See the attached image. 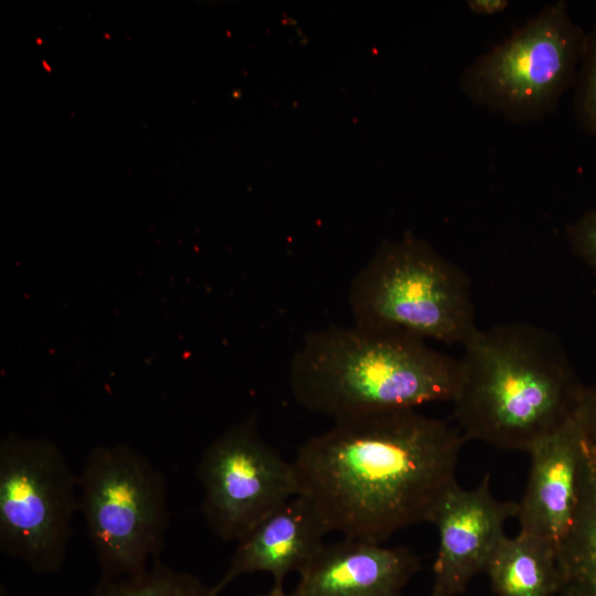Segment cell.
I'll list each match as a JSON object with an SVG mask.
<instances>
[{
	"label": "cell",
	"instance_id": "6da1fadb",
	"mask_svg": "<svg viewBox=\"0 0 596 596\" xmlns=\"http://www.w3.org/2000/svg\"><path fill=\"white\" fill-rule=\"evenodd\" d=\"M462 439L449 423L401 409L334 421L291 460L298 494L329 532L383 543L432 521L456 482Z\"/></svg>",
	"mask_w": 596,
	"mask_h": 596
},
{
	"label": "cell",
	"instance_id": "7a4b0ae2",
	"mask_svg": "<svg viewBox=\"0 0 596 596\" xmlns=\"http://www.w3.org/2000/svg\"><path fill=\"white\" fill-rule=\"evenodd\" d=\"M461 347L451 402L464 440L529 454L576 416L585 386L552 333L503 323L478 328Z\"/></svg>",
	"mask_w": 596,
	"mask_h": 596
},
{
	"label": "cell",
	"instance_id": "3957f363",
	"mask_svg": "<svg viewBox=\"0 0 596 596\" xmlns=\"http://www.w3.org/2000/svg\"><path fill=\"white\" fill-rule=\"evenodd\" d=\"M458 359L390 329L332 324L309 332L290 361L289 386L302 407L343 418L453 401Z\"/></svg>",
	"mask_w": 596,
	"mask_h": 596
},
{
	"label": "cell",
	"instance_id": "277c9868",
	"mask_svg": "<svg viewBox=\"0 0 596 596\" xmlns=\"http://www.w3.org/2000/svg\"><path fill=\"white\" fill-rule=\"evenodd\" d=\"M353 323L462 345L478 329L466 274L430 244L405 235L380 245L349 289Z\"/></svg>",
	"mask_w": 596,
	"mask_h": 596
},
{
	"label": "cell",
	"instance_id": "5b68a950",
	"mask_svg": "<svg viewBox=\"0 0 596 596\" xmlns=\"http://www.w3.org/2000/svg\"><path fill=\"white\" fill-rule=\"evenodd\" d=\"M78 512L100 577L137 575L160 561L170 521L167 480L130 445L91 449L78 473Z\"/></svg>",
	"mask_w": 596,
	"mask_h": 596
},
{
	"label": "cell",
	"instance_id": "8992f818",
	"mask_svg": "<svg viewBox=\"0 0 596 596\" xmlns=\"http://www.w3.org/2000/svg\"><path fill=\"white\" fill-rule=\"evenodd\" d=\"M586 32L567 2L544 6L507 40L475 58L459 86L477 105L514 123L552 114L574 85Z\"/></svg>",
	"mask_w": 596,
	"mask_h": 596
},
{
	"label": "cell",
	"instance_id": "52a82bcc",
	"mask_svg": "<svg viewBox=\"0 0 596 596\" xmlns=\"http://www.w3.org/2000/svg\"><path fill=\"white\" fill-rule=\"evenodd\" d=\"M78 512V475L53 441L6 436L0 443V550L38 574L64 565Z\"/></svg>",
	"mask_w": 596,
	"mask_h": 596
},
{
	"label": "cell",
	"instance_id": "ba28073f",
	"mask_svg": "<svg viewBox=\"0 0 596 596\" xmlns=\"http://www.w3.org/2000/svg\"><path fill=\"white\" fill-rule=\"evenodd\" d=\"M202 513L224 542H238L259 522L298 494L292 461L259 434L249 415L216 437L196 468Z\"/></svg>",
	"mask_w": 596,
	"mask_h": 596
},
{
	"label": "cell",
	"instance_id": "9c48e42d",
	"mask_svg": "<svg viewBox=\"0 0 596 596\" xmlns=\"http://www.w3.org/2000/svg\"><path fill=\"white\" fill-rule=\"evenodd\" d=\"M517 510V502L501 501L491 493L488 473L473 489L455 483L430 521L438 531V549L429 596H458L476 576L486 573L505 536L504 525Z\"/></svg>",
	"mask_w": 596,
	"mask_h": 596
},
{
	"label": "cell",
	"instance_id": "30bf717a",
	"mask_svg": "<svg viewBox=\"0 0 596 596\" xmlns=\"http://www.w3.org/2000/svg\"><path fill=\"white\" fill-rule=\"evenodd\" d=\"M585 433L572 418L530 451L531 466L515 518L519 532L555 549L564 542L576 513Z\"/></svg>",
	"mask_w": 596,
	"mask_h": 596
},
{
	"label": "cell",
	"instance_id": "8fae6325",
	"mask_svg": "<svg viewBox=\"0 0 596 596\" xmlns=\"http://www.w3.org/2000/svg\"><path fill=\"white\" fill-rule=\"evenodd\" d=\"M418 570L404 546L343 538L320 547L289 596H402Z\"/></svg>",
	"mask_w": 596,
	"mask_h": 596
},
{
	"label": "cell",
	"instance_id": "7c38bea8",
	"mask_svg": "<svg viewBox=\"0 0 596 596\" xmlns=\"http://www.w3.org/2000/svg\"><path fill=\"white\" fill-rule=\"evenodd\" d=\"M329 530L317 509L297 494L259 522L237 542L230 565L213 586L220 594L240 576L255 573L272 575L275 586L301 571L323 545Z\"/></svg>",
	"mask_w": 596,
	"mask_h": 596
},
{
	"label": "cell",
	"instance_id": "4fadbf2b",
	"mask_svg": "<svg viewBox=\"0 0 596 596\" xmlns=\"http://www.w3.org/2000/svg\"><path fill=\"white\" fill-rule=\"evenodd\" d=\"M556 596H596V447L585 435L579 497L573 524L557 551Z\"/></svg>",
	"mask_w": 596,
	"mask_h": 596
},
{
	"label": "cell",
	"instance_id": "5bb4252c",
	"mask_svg": "<svg viewBox=\"0 0 596 596\" xmlns=\"http://www.w3.org/2000/svg\"><path fill=\"white\" fill-rule=\"evenodd\" d=\"M486 573L497 596H556L560 587L555 549L521 532L502 539Z\"/></svg>",
	"mask_w": 596,
	"mask_h": 596
},
{
	"label": "cell",
	"instance_id": "9a60e30c",
	"mask_svg": "<svg viewBox=\"0 0 596 596\" xmlns=\"http://www.w3.org/2000/svg\"><path fill=\"white\" fill-rule=\"evenodd\" d=\"M87 596H219L198 576L175 571L160 561L131 576L100 577Z\"/></svg>",
	"mask_w": 596,
	"mask_h": 596
},
{
	"label": "cell",
	"instance_id": "2e32d148",
	"mask_svg": "<svg viewBox=\"0 0 596 596\" xmlns=\"http://www.w3.org/2000/svg\"><path fill=\"white\" fill-rule=\"evenodd\" d=\"M574 87L576 117L586 131L596 136V23L586 33Z\"/></svg>",
	"mask_w": 596,
	"mask_h": 596
},
{
	"label": "cell",
	"instance_id": "e0dca14e",
	"mask_svg": "<svg viewBox=\"0 0 596 596\" xmlns=\"http://www.w3.org/2000/svg\"><path fill=\"white\" fill-rule=\"evenodd\" d=\"M566 236L574 253L596 274V209L568 225Z\"/></svg>",
	"mask_w": 596,
	"mask_h": 596
},
{
	"label": "cell",
	"instance_id": "ac0fdd59",
	"mask_svg": "<svg viewBox=\"0 0 596 596\" xmlns=\"http://www.w3.org/2000/svg\"><path fill=\"white\" fill-rule=\"evenodd\" d=\"M576 416L587 439L596 447V384L584 387Z\"/></svg>",
	"mask_w": 596,
	"mask_h": 596
},
{
	"label": "cell",
	"instance_id": "d6986e66",
	"mask_svg": "<svg viewBox=\"0 0 596 596\" xmlns=\"http://www.w3.org/2000/svg\"><path fill=\"white\" fill-rule=\"evenodd\" d=\"M510 2L508 0H468L467 7L477 15H496L503 12Z\"/></svg>",
	"mask_w": 596,
	"mask_h": 596
},
{
	"label": "cell",
	"instance_id": "ffe728a7",
	"mask_svg": "<svg viewBox=\"0 0 596 596\" xmlns=\"http://www.w3.org/2000/svg\"><path fill=\"white\" fill-rule=\"evenodd\" d=\"M256 596H289V595L285 593L284 586L273 585V587L269 590L263 594H258Z\"/></svg>",
	"mask_w": 596,
	"mask_h": 596
}]
</instances>
